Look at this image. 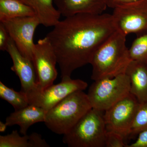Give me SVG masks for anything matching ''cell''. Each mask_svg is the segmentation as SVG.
Returning <instances> with one entry per match:
<instances>
[{
  "label": "cell",
  "mask_w": 147,
  "mask_h": 147,
  "mask_svg": "<svg viewBox=\"0 0 147 147\" xmlns=\"http://www.w3.org/2000/svg\"><path fill=\"white\" fill-rule=\"evenodd\" d=\"M7 126L6 123H3V122L0 121V131L1 132H5L6 130Z\"/></svg>",
  "instance_id": "obj_25"
},
{
  "label": "cell",
  "mask_w": 147,
  "mask_h": 147,
  "mask_svg": "<svg viewBox=\"0 0 147 147\" xmlns=\"http://www.w3.org/2000/svg\"><path fill=\"white\" fill-rule=\"evenodd\" d=\"M54 3L65 17L78 13L102 14L108 7L106 0H54Z\"/></svg>",
  "instance_id": "obj_12"
},
{
  "label": "cell",
  "mask_w": 147,
  "mask_h": 147,
  "mask_svg": "<svg viewBox=\"0 0 147 147\" xmlns=\"http://www.w3.org/2000/svg\"><path fill=\"white\" fill-rule=\"evenodd\" d=\"M113 21L117 30L127 35L147 32V0L118 6L113 9Z\"/></svg>",
  "instance_id": "obj_6"
},
{
  "label": "cell",
  "mask_w": 147,
  "mask_h": 147,
  "mask_svg": "<svg viewBox=\"0 0 147 147\" xmlns=\"http://www.w3.org/2000/svg\"><path fill=\"white\" fill-rule=\"evenodd\" d=\"M126 147H147V130L139 133L136 141Z\"/></svg>",
  "instance_id": "obj_23"
},
{
  "label": "cell",
  "mask_w": 147,
  "mask_h": 147,
  "mask_svg": "<svg viewBox=\"0 0 147 147\" xmlns=\"http://www.w3.org/2000/svg\"><path fill=\"white\" fill-rule=\"evenodd\" d=\"M35 16L34 10L18 0H0V21Z\"/></svg>",
  "instance_id": "obj_17"
},
{
  "label": "cell",
  "mask_w": 147,
  "mask_h": 147,
  "mask_svg": "<svg viewBox=\"0 0 147 147\" xmlns=\"http://www.w3.org/2000/svg\"><path fill=\"white\" fill-rule=\"evenodd\" d=\"M125 141L120 134L112 131H106L105 147H126Z\"/></svg>",
  "instance_id": "obj_21"
},
{
  "label": "cell",
  "mask_w": 147,
  "mask_h": 147,
  "mask_svg": "<svg viewBox=\"0 0 147 147\" xmlns=\"http://www.w3.org/2000/svg\"><path fill=\"white\" fill-rule=\"evenodd\" d=\"M140 102L131 93L104 111L106 131L120 134L125 142L128 139L130 129Z\"/></svg>",
  "instance_id": "obj_7"
},
{
  "label": "cell",
  "mask_w": 147,
  "mask_h": 147,
  "mask_svg": "<svg viewBox=\"0 0 147 147\" xmlns=\"http://www.w3.org/2000/svg\"><path fill=\"white\" fill-rule=\"evenodd\" d=\"M141 0H106L108 7L114 9L118 6L129 3Z\"/></svg>",
  "instance_id": "obj_24"
},
{
  "label": "cell",
  "mask_w": 147,
  "mask_h": 147,
  "mask_svg": "<svg viewBox=\"0 0 147 147\" xmlns=\"http://www.w3.org/2000/svg\"><path fill=\"white\" fill-rule=\"evenodd\" d=\"M104 112L92 108L63 135V143L69 147H105Z\"/></svg>",
  "instance_id": "obj_4"
},
{
  "label": "cell",
  "mask_w": 147,
  "mask_h": 147,
  "mask_svg": "<svg viewBox=\"0 0 147 147\" xmlns=\"http://www.w3.org/2000/svg\"><path fill=\"white\" fill-rule=\"evenodd\" d=\"M126 36L117 30L98 47L90 63L92 79L113 78L125 74L131 61L126 47Z\"/></svg>",
  "instance_id": "obj_2"
},
{
  "label": "cell",
  "mask_w": 147,
  "mask_h": 147,
  "mask_svg": "<svg viewBox=\"0 0 147 147\" xmlns=\"http://www.w3.org/2000/svg\"><path fill=\"white\" fill-rule=\"evenodd\" d=\"M147 130V100L140 103L130 129L128 139L136 138L139 133Z\"/></svg>",
  "instance_id": "obj_19"
},
{
  "label": "cell",
  "mask_w": 147,
  "mask_h": 147,
  "mask_svg": "<svg viewBox=\"0 0 147 147\" xmlns=\"http://www.w3.org/2000/svg\"><path fill=\"white\" fill-rule=\"evenodd\" d=\"M46 37L55 50L61 79L88 64L117 30L112 14L78 13L59 21Z\"/></svg>",
  "instance_id": "obj_1"
},
{
  "label": "cell",
  "mask_w": 147,
  "mask_h": 147,
  "mask_svg": "<svg viewBox=\"0 0 147 147\" xmlns=\"http://www.w3.org/2000/svg\"><path fill=\"white\" fill-rule=\"evenodd\" d=\"M18 1H21L22 2H23V0H18Z\"/></svg>",
  "instance_id": "obj_26"
},
{
  "label": "cell",
  "mask_w": 147,
  "mask_h": 147,
  "mask_svg": "<svg viewBox=\"0 0 147 147\" xmlns=\"http://www.w3.org/2000/svg\"><path fill=\"white\" fill-rule=\"evenodd\" d=\"M32 62L37 76V86L34 90H42L54 84L58 75L57 63L55 50L47 37L34 44Z\"/></svg>",
  "instance_id": "obj_9"
},
{
  "label": "cell",
  "mask_w": 147,
  "mask_h": 147,
  "mask_svg": "<svg viewBox=\"0 0 147 147\" xmlns=\"http://www.w3.org/2000/svg\"><path fill=\"white\" fill-rule=\"evenodd\" d=\"M86 82L71 78L61 79L60 83L52 84L42 90H34L26 94L29 105H33L48 110L77 91L86 89Z\"/></svg>",
  "instance_id": "obj_8"
},
{
  "label": "cell",
  "mask_w": 147,
  "mask_h": 147,
  "mask_svg": "<svg viewBox=\"0 0 147 147\" xmlns=\"http://www.w3.org/2000/svg\"><path fill=\"white\" fill-rule=\"evenodd\" d=\"M53 0H23L34 10L40 24L46 27H53L60 21L61 14L53 5Z\"/></svg>",
  "instance_id": "obj_15"
},
{
  "label": "cell",
  "mask_w": 147,
  "mask_h": 147,
  "mask_svg": "<svg viewBox=\"0 0 147 147\" xmlns=\"http://www.w3.org/2000/svg\"><path fill=\"white\" fill-rule=\"evenodd\" d=\"M129 53L131 60L147 63V32L134 40Z\"/></svg>",
  "instance_id": "obj_20"
},
{
  "label": "cell",
  "mask_w": 147,
  "mask_h": 147,
  "mask_svg": "<svg viewBox=\"0 0 147 147\" xmlns=\"http://www.w3.org/2000/svg\"><path fill=\"white\" fill-rule=\"evenodd\" d=\"M7 52L13 61L11 69L18 76L21 84L20 91L27 94L36 88L37 76L32 61L23 56L10 38Z\"/></svg>",
  "instance_id": "obj_11"
},
{
  "label": "cell",
  "mask_w": 147,
  "mask_h": 147,
  "mask_svg": "<svg viewBox=\"0 0 147 147\" xmlns=\"http://www.w3.org/2000/svg\"><path fill=\"white\" fill-rule=\"evenodd\" d=\"M92 108L87 94L77 91L48 110L44 123L53 133L64 135Z\"/></svg>",
  "instance_id": "obj_3"
},
{
  "label": "cell",
  "mask_w": 147,
  "mask_h": 147,
  "mask_svg": "<svg viewBox=\"0 0 147 147\" xmlns=\"http://www.w3.org/2000/svg\"><path fill=\"white\" fill-rule=\"evenodd\" d=\"M1 22L6 29L19 52L32 61L35 44L34 36L37 27L40 24L36 16L12 18Z\"/></svg>",
  "instance_id": "obj_10"
},
{
  "label": "cell",
  "mask_w": 147,
  "mask_h": 147,
  "mask_svg": "<svg viewBox=\"0 0 147 147\" xmlns=\"http://www.w3.org/2000/svg\"><path fill=\"white\" fill-rule=\"evenodd\" d=\"M10 36L2 23H0V50L6 51Z\"/></svg>",
  "instance_id": "obj_22"
},
{
  "label": "cell",
  "mask_w": 147,
  "mask_h": 147,
  "mask_svg": "<svg viewBox=\"0 0 147 147\" xmlns=\"http://www.w3.org/2000/svg\"><path fill=\"white\" fill-rule=\"evenodd\" d=\"M47 110L36 105H29L25 108L15 110L6 119L7 126L18 125L22 135L27 134L30 127L34 124L45 122Z\"/></svg>",
  "instance_id": "obj_13"
},
{
  "label": "cell",
  "mask_w": 147,
  "mask_h": 147,
  "mask_svg": "<svg viewBox=\"0 0 147 147\" xmlns=\"http://www.w3.org/2000/svg\"><path fill=\"white\" fill-rule=\"evenodd\" d=\"M0 97L12 105L15 110L22 109L29 105L26 94L21 91H16L1 82H0Z\"/></svg>",
  "instance_id": "obj_18"
},
{
  "label": "cell",
  "mask_w": 147,
  "mask_h": 147,
  "mask_svg": "<svg viewBox=\"0 0 147 147\" xmlns=\"http://www.w3.org/2000/svg\"><path fill=\"white\" fill-rule=\"evenodd\" d=\"M130 82L125 74L94 81L88 92L92 108L105 111L130 93Z\"/></svg>",
  "instance_id": "obj_5"
},
{
  "label": "cell",
  "mask_w": 147,
  "mask_h": 147,
  "mask_svg": "<svg viewBox=\"0 0 147 147\" xmlns=\"http://www.w3.org/2000/svg\"><path fill=\"white\" fill-rule=\"evenodd\" d=\"M50 145L40 134L33 132L20 136L17 130L0 136V147H49Z\"/></svg>",
  "instance_id": "obj_16"
},
{
  "label": "cell",
  "mask_w": 147,
  "mask_h": 147,
  "mask_svg": "<svg viewBox=\"0 0 147 147\" xmlns=\"http://www.w3.org/2000/svg\"><path fill=\"white\" fill-rule=\"evenodd\" d=\"M125 74L130 82V93L140 103L147 100V63L131 60Z\"/></svg>",
  "instance_id": "obj_14"
}]
</instances>
